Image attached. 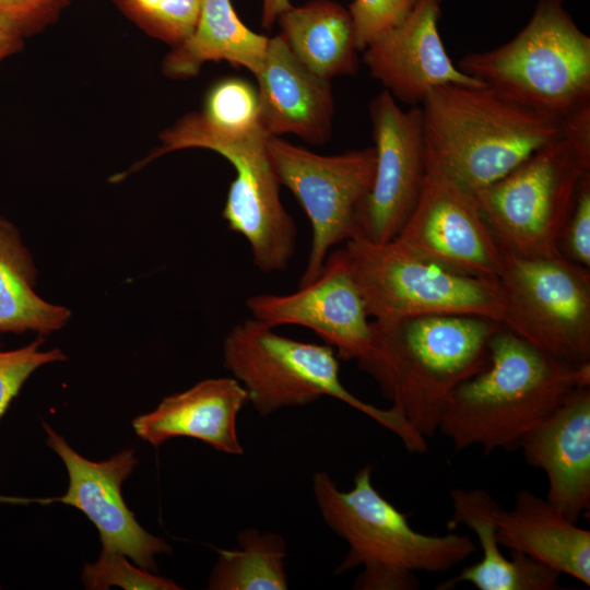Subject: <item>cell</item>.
<instances>
[{"mask_svg": "<svg viewBox=\"0 0 590 590\" xmlns=\"http://www.w3.org/2000/svg\"><path fill=\"white\" fill-rule=\"evenodd\" d=\"M582 386H590V365L563 364L502 324L488 365L453 390L438 432L457 450H518L521 438Z\"/></svg>", "mask_w": 590, "mask_h": 590, "instance_id": "7a4b0ae2", "label": "cell"}, {"mask_svg": "<svg viewBox=\"0 0 590 590\" xmlns=\"http://www.w3.org/2000/svg\"><path fill=\"white\" fill-rule=\"evenodd\" d=\"M278 21L292 52L317 75L331 80L357 73L353 21L340 3L314 0L300 7L291 5Z\"/></svg>", "mask_w": 590, "mask_h": 590, "instance_id": "603a6c76", "label": "cell"}, {"mask_svg": "<svg viewBox=\"0 0 590 590\" xmlns=\"http://www.w3.org/2000/svg\"><path fill=\"white\" fill-rule=\"evenodd\" d=\"M37 269L19 229L0 217V332L39 335L62 329L71 310L35 292Z\"/></svg>", "mask_w": 590, "mask_h": 590, "instance_id": "cb8c5ba5", "label": "cell"}, {"mask_svg": "<svg viewBox=\"0 0 590 590\" xmlns=\"http://www.w3.org/2000/svg\"><path fill=\"white\" fill-rule=\"evenodd\" d=\"M291 5L290 0H262V25L267 28L271 27Z\"/></svg>", "mask_w": 590, "mask_h": 590, "instance_id": "836d02e7", "label": "cell"}, {"mask_svg": "<svg viewBox=\"0 0 590 590\" xmlns=\"http://www.w3.org/2000/svg\"><path fill=\"white\" fill-rule=\"evenodd\" d=\"M248 403L234 377L210 378L164 398L151 412L133 420L137 435L154 447L175 437L202 440L215 450L243 455L237 417Z\"/></svg>", "mask_w": 590, "mask_h": 590, "instance_id": "d6986e66", "label": "cell"}, {"mask_svg": "<svg viewBox=\"0 0 590 590\" xmlns=\"http://www.w3.org/2000/svg\"><path fill=\"white\" fill-rule=\"evenodd\" d=\"M524 461L543 470L546 500L573 522L590 509V386L575 389L520 440Z\"/></svg>", "mask_w": 590, "mask_h": 590, "instance_id": "e0dca14e", "label": "cell"}, {"mask_svg": "<svg viewBox=\"0 0 590 590\" xmlns=\"http://www.w3.org/2000/svg\"><path fill=\"white\" fill-rule=\"evenodd\" d=\"M496 534L502 547L529 556L562 575L590 586V531L529 489L517 493L514 507L499 508Z\"/></svg>", "mask_w": 590, "mask_h": 590, "instance_id": "44dd1931", "label": "cell"}, {"mask_svg": "<svg viewBox=\"0 0 590 590\" xmlns=\"http://www.w3.org/2000/svg\"><path fill=\"white\" fill-rule=\"evenodd\" d=\"M590 155L560 138L536 150L508 174L474 192L504 255L548 257L558 252L563 228Z\"/></svg>", "mask_w": 590, "mask_h": 590, "instance_id": "ba28073f", "label": "cell"}, {"mask_svg": "<svg viewBox=\"0 0 590 590\" xmlns=\"http://www.w3.org/2000/svg\"><path fill=\"white\" fill-rule=\"evenodd\" d=\"M260 127L233 135L219 132L190 113L160 135L161 146L144 161L184 149L213 151L234 167L235 177L226 194L222 216L227 227L243 236L253 264L263 273L287 269L297 247V227L281 200V184L270 162L267 139Z\"/></svg>", "mask_w": 590, "mask_h": 590, "instance_id": "52a82bcc", "label": "cell"}, {"mask_svg": "<svg viewBox=\"0 0 590 590\" xmlns=\"http://www.w3.org/2000/svg\"><path fill=\"white\" fill-rule=\"evenodd\" d=\"M427 170L476 192L562 137V119L493 87L445 85L420 105Z\"/></svg>", "mask_w": 590, "mask_h": 590, "instance_id": "3957f363", "label": "cell"}, {"mask_svg": "<svg viewBox=\"0 0 590 590\" xmlns=\"http://www.w3.org/2000/svg\"><path fill=\"white\" fill-rule=\"evenodd\" d=\"M417 0H353L349 7L358 51L397 27Z\"/></svg>", "mask_w": 590, "mask_h": 590, "instance_id": "f546056e", "label": "cell"}, {"mask_svg": "<svg viewBox=\"0 0 590 590\" xmlns=\"http://www.w3.org/2000/svg\"><path fill=\"white\" fill-rule=\"evenodd\" d=\"M267 150L281 186L306 213L311 228L307 264L299 279L317 278L332 249L359 235L362 211L373 186L374 146L334 155H320L269 135Z\"/></svg>", "mask_w": 590, "mask_h": 590, "instance_id": "8fae6325", "label": "cell"}, {"mask_svg": "<svg viewBox=\"0 0 590 590\" xmlns=\"http://www.w3.org/2000/svg\"><path fill=\"white\" fill-rule=\"evenodd\" d=\"M200 115L209 127L226 134H246L262 127L258 92L240 78H226L213 84Z\"/></svg>", "mask_w": 590, "mask_h": 590, "instance_id": "484cf974", "label": "cell"}, {"mask_svg": "<svg viewBox=\"0 0 590 590\" xmlns=\"http://www.w3.org/2000/svg\"><path fill=\"white\" fill-rule=\"evenodd\" d=\"M246 307L252 318L272 328L311 330L345 361L359 362L371 349V319L342 249L331 251L317 278L297 291L250 295Z\"/></svg>", "mask_w": 590, "mask_h": 590, "instance_id": "5bb4252c", "label": "cell"}, {"mask_svg": "<svg viewBox=\"0 0 590 590\" xmlns=\"http://www.w3.org/2000/svg\"><path fill=\"white\" fill-rule=\"evenodd\" d=\"M43 425L47 445L68 470L69 486L63 496L38 502L76 507L97 528L103 548L121 552L138 566L156 571L155 556L170 553V547L140 526L121 495L122 482L138 463L134 450H123L105 461H91L73 450L47 423Z\"/></svg>", "mask_w": 590, "mask_h": 590, "instance_id": "9a60e30c", "label": "cell"}, {"mask_svg": "<svg viewBox=\"0 0 590 590\" xmlns=\"http://www.w3.org/2000/svg\"><path fill=\"white\" fill-rule=\"evenodd\" d=\"M373 465L359 469L349 491L340 489L324 471L312 476V493L327 526L347 544L335 568L343 574L362 567L357 590H416V573H446L477 551L458 533L426 534L373 485Z\"/></svg>", "mask_w": 590, "mask_h": 590, "instance_id": "277c9868", "label": "cell"}, {"mask_svg": "<svg viewBox=\"0 0 590 590\" xmlns=\"http://www.w3.org/2000/svg\"><path fill=\"white\" fill-rule=\"evenodd\" d=\"M442 0H417L393 30L368 45L363 61L397 101L420 106L445 85H482L456 66L438 30Z\"/></svg>", "mask_w": 590, "mask_h": 590, "instance_id": "2e32d148", "label": "cell"}, {"mask_svg": "<svg viewBox=\"0 0 590 590\" xmlns=\"http://www.w3.org/2000/svg\"><path fill=\"white\" fill-rule=\"evenodd\" d=\"M121 552L102 547L96 562L86 563L82 581L86 589L104 590L120 587L126 590H179L177 583L151 570L135 567Z\"/></svg>", "mask_w": 590, "mask_h": 590, "instance_id": "83f0119b", "label": "cell"}, {"mask_svg": "<svg viewBox=\"0 0 590 590\" xmlns=\"http://www.w3.org/2000/svg\"><path fill=\"white\" fill-rule=\"evenodd\" d=\"M42 335L32 343L0 351V420L27 378L39 367L62 362L66 354L59 349L44 351Z\"/></svg>", "mask_w": 590, "mask_h": 590, "instance_id": "f1b7e54d", "label": "cell"}, {"mask_svg": "<svg viewBox=\"0 0 590 590\" xmlns=\"http://www.w3.org/2000/svg\"><path fill=\"white\" fill-rule=\"evenodd\" d=\"M503 327L547 356L590 365V269L564 258L504 255Z\"/></svg>", "mask_w": 590, "mask_h": 590, "instance_id": "30bf717a", "label": "cell"}, {"mask_svg": "<svg viewBox=\"0 0 590 590\" xmlns=\"http://www.w3.org/2000/svg\"><path fill=\"white\" fill-rule=\"evenodd\" d=\"M409 252L444 269L497 281L504 253L475 194L427 170L420 198L396 238Z\"/></svg>", "mask_w": 590, "mask_h": 590, "instance_id": "7c38bea8", "label": "cell"}, {"mask_svg": "<svg viewBox=\"0 0 590 590\" xmlns=\"http://www.w3.org/2000/svg\"><path fill=\"white\" fill-rule=\"evenodd\" d=\"M23 36L0 24V62L22 48Z\"/></svg>", "mask_w": 590, "mask_h": 590, "instance_id": "d6a6232c", "label": "cell"}, {"mask_svg": "<svg viewBox=\"0 0 590 590\" xmlns=\"http://www.w3.org/2000/svg\"><path fill=\"white\" fill-rule=\"evenodd\" d=\"M371 349L357 366L427 439L438 432L453 390L488 365L491 341L502 323L475 315L439 314L371 320Z\"/></svg>", "mask_w": 590, "mask_h": 590, "instance_id": "6da1fadb", "label": "cell"}, {"mask_svg": "<svg viewBox=\"0 0 590 590\" xmlns=\"http://www.w3.org/2000/svg\"><path fill=\"white\" fill-rule=\"evenodd\" d=\"M558 252L575 264L590 269V172L580 182L560 235Z\"/></svg>", "mask_w": 590, "mask_h": 590, "instance_id": "4dcf8cb0", "label": "cell"}, {"mask_svg": "<svg viewBox=\"0 0 590 590\" xmlns=\"http://www.w3.org/2000/svg\"><path fill=\"white\" fill-rule=\"evenodd\" d=\"M457 66L512 101L560 119L590 105V37L564 0H538L514 38L467 54Z\"/></svg>", "mask_w": 590, "mask_h": 590, "instance_id": "8992f818", "label": "cell"}, {"mask_svg": "<svg viewBox=\"0 0 590 590\" xmlns=\"http://www.w3.org/2000/svg\"><path fill=\"white\" fill-rule=\"evenodd\" d=\"M274 329L251 317L236 323L223 341V365L244 387L259 415L331 397L396 435L409 452L427 451V439L399 411L364 402L344 387L331 346L294 340Z\"/></svg>", "mask_w": 590, "mask_h": 590, "instance_id": "5b68a950", "label": "cell"}, {"mask_svg": "<svg viewBox=\"0 0 590 590\" xmlns=\"http://www.w3.org/2000/svg\"><path fill=\"white\" fill-rule=\"evenodd\" d=\"M376 166L359 235L374 243L397 237L412 213L427 175L420 106L402 109L386 90L369 105Z\"/></svg>", "mask_w": 590, "mask_h": 590, "instance_id": "4fadbf2b", "label": "cell"}, {"mask_svg": "<svg viewBox=\"0 0 590 590\" xmlns=\"http://www.w3.org/2000/svg\"><path fill=\"white\" fill-rule=\"evenodd\" d=\"M341 249L374 321L463 314L502 323L503 300L497 281L444 269L394 240L374 243L354 237Z\"/></svg>", "mask_w": 590, "mask_h": 590, "instance_id": "9c48e42d", "label": "cell"}, {"mask_svg": "<svg viewBox=\"0 0 590 590\" xmlns=\"http://www.w3.org/2000/svg\"><path fill=\"white\" fill-rule=\"evenodd\" d=\"M258 81L259 119L270 135H297L323 145L332 135L334 98L331 80L304 66L281 34L269 38Z\"/></svg>", "mask_w": 590, "mask_h": 590, "instance_id": "ac0fdd59", "label": "cell"}, {"mask_svg": "<svg viewBox=\"0 0 590 590\" xmlns=\"http://www.w3.org/2000/svg\"><path fill=\"white\" fill-rule=\"evenodd\" d=\"M269 38L247 27L231 0H202L193 31L165 57L163 71L170 78H190L208 61H226L256 76Z\"/></svg>", "mask_w": 590, "mask_h": 590, "instance_id": "7402d4cb", "label": "cell"}, {"mask_svg": "<svg viewBox=\"0 0 590 590\" xmlns=\"http://www.w3.org/2000/svg\"><path fill=\"white\" fill-rule=\"evenodd\" d=\"M64 3L66 0H0V24L24 37L56 19Z\"/></svg>", "mask_w": 590, "mask_h": 590, "instance_id": "1f68e13d", "label": "cell"}, {"mask_svg": "<svg viewBox=\"0 0 590 590\" xmlns=\"http://www.w3.org/2000/svg\"><path fill=\"white\" fill-rule=\"evenodd\" d=\"M150 35L177 46L193 31L202 0H116Z\"/></svg>", "mask_w": 590, "mask_h": 590, "instance_id": "4316f807", "label": "cell"}, {"mask_svg": "<svg viewBox=\"0 0 590 590\" xmlns=\"http://www.w3.org/2000/svg\"><path fill=\"white\" fill-rule=\"evenodd\" d=\"M286 542L274 532L246 528L237 547L219 550L208 580L210 590H285Z\"/></svg>", "mask_w": 590, "mask_h": 590, "instance_id": "d4e9b609", "label": "cell"}, {"mask_svg": "<svg viewBox=\"0 0 590 590\" xmlns=\"http://www.w3.org/2000/svg\"><path fill=\"white\" fill-rule=\"evenodd\" d=\"M451 516L448 529L459 526L470 529L481 546L479 562L464 567L437 589H451L458 583H470L479 590H554L562 574L517 552L507 557L502 552L496 534V515L500 508L483 488H453L450 492Z\"/></svg>", "mask_w": 590, "mask_h": 590, "instance_id": "ffe728a7", "label": "cell"}]
</instances>
